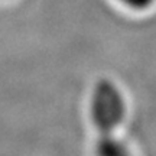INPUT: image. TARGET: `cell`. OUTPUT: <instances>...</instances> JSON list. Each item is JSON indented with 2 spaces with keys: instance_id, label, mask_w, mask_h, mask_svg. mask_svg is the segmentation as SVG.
<instances>
[{
  "instance_id": "1",
  "label": "cell",
  "mask_w": 156,
  "mask_h": 156,
  "mask_svg": "<svg viewBox=\"0 0 156 156\" xmlns=\"http://www.w3.org/2000/svg\"><path fill=\"white\" fill-rule=\"evenodd\" d=\"M91 117L98 130L97 152L101 155H122L124 146L114 137L113 132L124 117V100L110 80H100L91 94Z\"/></svg>"
},
{
  "instance_id": "2",
  "label": "cell",
  "mask_w": 156,
  "mask_h": 156,
  "mask_svg": "<svg viewBox=\"0 0 156 156\" xmlns=\"http://www.w3.org/2000/svg\"><path fill=\"white\" fill-rule=\"evenodd\" d=\"M120 2H123V3L127 6V7H130V9L142 10V9H146V7H149L153 0H120Z\"/></svg>"
}]
</instances>
